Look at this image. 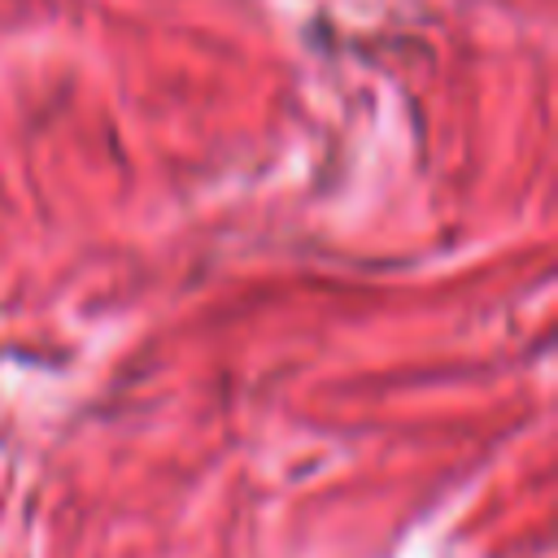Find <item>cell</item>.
Segmentation results:
<instances>
[]
</instances>
